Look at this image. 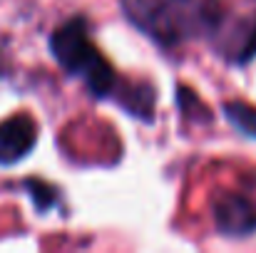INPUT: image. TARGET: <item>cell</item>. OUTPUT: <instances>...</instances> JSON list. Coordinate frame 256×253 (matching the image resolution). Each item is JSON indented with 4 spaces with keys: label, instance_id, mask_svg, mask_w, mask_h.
I'll return each instance as SVG.
<instances>
[{
    "label": "cell",
    "instance_id": "277c9868",
    "mask_svg": "<svg viewBox=\"0 0 256 253\" xmlns=\"http://www.w3.org/2000/svg\"><path fill=\"white\" fill-rule=\"evenodd\" d=\"M38 142V127L28 114H15L0 124V164H15L30 154Z\"/></svg>",
    "mask_w": 256,
    "mask_h": 253
},
{
    "label": "cell",
    "instance_id": "5b68a950",
    "mask_svg": "<svg viewBox=\"0 0 256 253\" xmlns=\"http://www.w3.org/2000/svg\"><path fill=\"white\" fill-rule=\"evenodd\" d=\"M170 0H122L124 15L144 32H150L152 22L160 17V12L164 10Z\"/></svg>",
    "mask_w": 256,
    "mask_h": 253
},
{
    "label": "cell",
    "instance_id": "8992f818",
    "mask_svg": "<svg viewBox=\"0 0 256 253\" xmlns=\"http://www.w3.org/2000/svg\"><path fill=\"white\" fill-rule=\"evenodd\" d=\"M224 112L236 124V129H242L249 137H256V107L246 102H232V104H224Z\"/></svg>",
    "mask_w": 256,
    "mask_h": 253
},
{
    "label": "cell",
    "instance_id": "7a4b0ae2",
    "mask_svg": "<svg viewBox=\"0 0 256 253\" xmlns=\"http://www.w3.org/2000/svg\"><path fill=\"white\" fill-rule=\"evenodd\" d=\"M222 22L219 0H170L160 17L152 22L150 35L172 45L189 37L209 35Z\"/></svg>",
    "mask_w": 256,
    "mask_h": 253
},
{
    "label": "cell",
    "instance_id": "ba28073f",
    "mask_svg": "<svg viewBox=\"0 0 256 253\" xmlns=\"http://www.w3.org/2000/svg\"><path fill=\"white\" fill-rule=\"evenodd\" d=\"M28 186H30L32 191H38V194H35V201H38V209H40V211H42L48 204H52L55 196H52V189H50V186H42L40 181H28Z\"/></svg>",
    "mask_w": 256,
    "mask_h": 253
},
{
    "label": "cell",
    "instance_id": "3957f363",
    "mask_svg": "<svg viewBox=\"0 0 256 253\" xmlns=\"http://www.w3.org/2000/svg\"><path fill=\"white\" fill-rule=\"evenodd\" d=\"M214 214H216V224L222 231L246 234L256 229V184H252V189L226 194L216 204Z\"/></svg>",
    "mask_w": 256,
    "mask_h": 253
},
{
    "label": "cell",
    "instance_id": "6da1fadb",
    "mask_svg": "<svg viewBox=\"0 0 256 253\" xmlns=\"http://www.w3.org/2000/svg\"><path fill=\"white\" fill-rule=\"evenodd\" d=\"M50 50L55 60L70 72L82 77L90 92L97 97L107 94L114 82V70L112 65L100 55V50L90 42L87 22L82 17H75L58 27L50 37Z\"/></svg>",
    "mask_w": 256,
    "mask_h": 253
},
{
    "label": "cell",
    "instance_id": "52a82bcc",
    "mask_svg": "<svg viewBox=\"0 0 256 253\" xmlns=\"http://www.w3.org/2000/svg\"><path fill=\"white\" fill-rule=\"evenodd\" d=\"M244 35H246V37H244V45L236 50V57H234L236 62H246V60H252L256 55V20L249 25V30H246Z\"/></svg>",
    "mask_w": 256,
    "mask_h": 253
}]
</instances>
